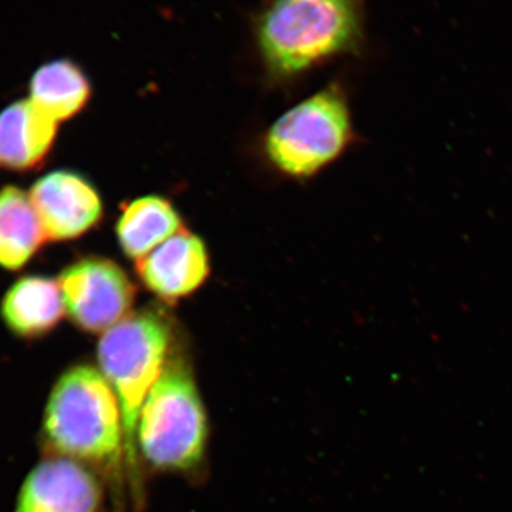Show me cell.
Instances as JSON below:
<instances>
[{
    "label": "cell",
    "instance_id": "14",
    "mask_svg": "<svg viewBox=\"0 0 512 512\" xmlns=\"http://www.w3.org/2000/svg\"><path fill=\"white\" fill-rule=\"evenodd\" d=\"M178 232H181L180 215L170 202L160 197L131 202L117 222V237L124 254L137 261Z\"/></svg>",
    "mask_w": 512,
    "mask_h": 512
},
{
    "label": "cell",
    "instance_id": "4",
    "mask_svg": "<svg viewBox=\"0 0 512 512\" xmlns=\"http://www.w3.org/2000/svg\"><path fill=\"white\" fill-rule=\"evenodd\" d=\"M208 434L207 412L190 369L168 362L141 407L138 451L158 471L184 473L204 460Z\"/></svg>",
    "mask_w": 512,
    "mask_h": 512
},
{
    "label": "cell",
    "instance_id": "1",
    "mask_svg": "<svg viewBox=\"0 0 512 512\" xmlns=\"http://www.w3.org/2000/svg\"><path fill=\"white\" fill-rule=\"evenodd\" d=\"M252 36L269 76L292 79L359 49L362 0H264Z\"/></svg>",
    "mask_w": 512,
    "mask_h": 512
},
{
    "label": "cell",
    "instance_id": "11",
    "mask_svg": "<svg viewBox=\"0 0 512 512\" xmlns=\"http://www.w3.org/2000/svg\"><path fill=\"white\" fill-rule=\"evenodd\" d=\"M64 312L59 282L46 276H23L10 286L0 305V315L13 335L42 338L59 325Z\"/></svg>",
    "mask_w": 512,
    "mask_h": 512
},
{
    "label": "cell",
    "instance_id": "6",
    "mask_svg": "<svg viewBox=\"0 0 512 512\" xmlns=\"http://www.w3.org/2000/svg\"><path fill=\"white\" fill-rule=\"evenodd\" d=\"M64 309L77 328L106 332L126 318L134 286L109 259L84 258L64 269L59 278Z\"/></svg>",
    "mask_w": 512,
    "mask_h": 512
},
{
    "label": "cell",
    "instance_id": "9",
    "mask_svg": "<svg viewBox=\"0 0 512 512\" xmlns=\"http://www.w3.org/2000/svg\"><path fill=\"white\" fill-rule=\"evenodd\" d=\"M137 268L147 288L167 301L197 291L210 272L204 242L183 231L140 259Z\"/></svg>",
    "mask_w": 512,
    "mask_h": 512
},
{
    "label": "cell",
    "instance_id": "3",
    "mask_svg": "<svg viewBox=\"0 0 512 512\" xmlns=\"http://www.w3.org/2000/svg\"><path fill=\"white\" fill-rule=\"evenodd\" d=\"M171 336L167 322L154 312L127 315L106 330L97 346L99 369L119 400L126 436V463L138 497L137 424L141 407L168 365Z\"/></svg>",
    "mask_w": 512,
    "mask_h": 512
},
{
    "label": "cell",
    "instance_id": "2",
    "mask_svg": "<svg viewBox=\"0 0 512 512\" xmlns=\"http://www.w3.org/2000/svg\"><path fill=\"white\" fill-rule=\"evenodd\" d=\"M47 448L57 457L117 471L126 460L119 400L100 369L69 367L47 399L43 417Z\"/></svg>",
    "mask_w": 512,
    "mask_h": 512
},
{
    "label": "cell",
    "instance_id": "10",
    "mask_svg": "<svg viewBox=\"0 0 512 512\" xmlns=\"http://www.w3.org/2000/svg\"><path fill=\"white\" fill-rule=\"evenodd\" d=\"M57 136V121L30 100L0 111V168L25 173L45 160Z\"/></svg>",
    "mask_w": 512,
    "mask_h": 512
},
{
    "label": "cell",
    "instance_id": "7",
    "mask_svg": "<svg viewBox=\"0 0 512 512\" xmlns=\"http://www.w3.org/2000/svg\"><path fill=\"white\" fill-rule=\"evenodd\" d=\"M103 488L86 464L53 456L23 481L15 512H100Z\"/></svg>",
    "mask_w": 512,
    "mask_h": 512
},
{
    "label": "cell",
    "instance_id": "5",
    "mask_svg": "<svg viewBox=\"0 0 512 512\" xmlns=\"http://www.w3.org/2000/svg\"><path fill=\"white\" fill-rule=\"evenodd\" d=\"M352 137L348 101L332 84L276 121L266 138V151L279 170L309 177L336 160Z\"/></svg>",
    "mask_w": 512,
    "mask_h": 512
},
{
    "label": "cell",
    "instance_id": "13",
    "mask_svg": "<svg viewBox=\"0 0 512 512\" xmlns=\"http://www.w3.org/2000/svg\"><path fill=\"white\" fill-rule=\"evenodd\" d=\"M29 92V100L37 109L59 123L84 109L92 86L82 67L69 59H57L36 70Z\"/></svg>",
    "mask_w": 512,
    "mask_h": 512
},
{
    "label": "cell",
    "instance_id": "12",
    "mask_svg": "<svg viewBox=\"0 0 512 512\" xmlns=\"http://www.w3.org/2000/svg\"><path fill=\"white\" fill-rule=\"evenodd\" d=\"M47 239L28 192L18 187L0 190V266L19 271Z\"/></svg>",
    "mask_w": 512,
    "mask_h": 512
},
{
    "label": "cell",
    "instance_id": "8",
    "mask_svg": "<svg viewBox=\"0 0 512 512\" xmlns=\"http://www.w3.org/2000/svg\"><path fill=\"white\" fill-rule=\"evenodd\" d=\"M47 239L70 241L82 237L100 221L103 205L93 185L72 171H53L30 190Z\"/></svg>",
    "mask_w": 512,
    "mask_h": 512
}]
</instances>
